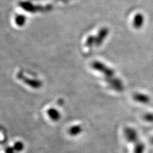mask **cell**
Segmentation results:
<instances>
[{
  "mask_svg": "<svg viewBox=\"0 0 153 153\" xmlns=\"http://www.w3.org/2000/svg\"><path fill=\"white\" fill-rule=\"evenodd\" d=\"M96 42V38H94L93 36H90L88 37V38L86 40L85 42V46L88 47H92V45L95 44Z\"/></svg>",
  "mask_w": 153,
  "mask_h": 153,
  "instance_id": "11",
  "label": "cell"
},
{
  "mask_svg": "<svg viewBox=\"0 0 153 153\" xmlns=\"http://www.w3.org/2000/svg\"><path fill=\"white\" fill-rule=\"evenodd\" d=\"M26 17L23 15H18L16 18V22L19 26H22L26 22Z\"/></svg>",
  "mask_w": 153,
  "mask_h": 153,
  "instance_id": "10",
  "label": "cell"
},
{
  "mask_svg": "<svg viewBox=\"0 0 153 153\" xmlns=\"http://www.w3.org/2000/svg\"><path fill=\"white\" fill-rule=\"evenodd\" d=\"M17 77L19 80H22L27 85H28L29 86H30V87L34 88V89L40 88L42 85V82H40V80L27 78L25 76H24V75L22 72H19L17 75Z\"/></svg>",
  "mask_w": 153,
  "mask_h": 153,
  "instance_id": "3",
  "label": "cell"
},
{
  "mask_svg": "<svg viewBox=\"0 0 153 153\" xmlns=\"http://www.w3.org/2000/svg\"><path fill=\"white\" fill-rule=\"evenodd\" d=\"M13 148L17 151H21L24 149V144L21 142H17L14 144Z\"/></svg>",
  "mask_w": 153,
  "mask_h": 153,
  "instance_id": "13",
  "label": "cell"
},
{
  "mask_svg": "<svg viewBox=\"0 0 153 153\" xmlns=\"http://www.w3.org/2000/svg\"><path fill=\"white\" fill-rule=\"evenodd\" d=\"M108 34V29L107 27H103L100 30L97 37L96 38L95 44L97 46H100L101 45L104 39L107 37Z\"/></svg>",
  "mask_w": 153,
  "mask_h": 153,
  "instance_id": "4",
  "label": "cell"
},
{
  "mask_svg": "<svg viewBox=\"0 0 153 153\" xmlns=\"http://www.w3.org/2000/svg\"><path fill=\"white\" fill-rule=\"evenodd\" d=\"M125 135L127 139L130 142H135L137 140V135L136 131L131 128H126L125 130Z\"/></svg>",
  "mask_w": 153,
  "mask_h": 153,
  "instance_id": "5",
  "label": "cell"
},
{
  "mask_svg": "<svg viewBox=\"0 0 153 153\" xmlns=\"http://www.w3.org/2000/svg\"><path fill=\"white\" fill-rule=\"evenodd\" d=\"M82 131V128H81L80 126L79 125H75L72 127H71L69 130V134L70 135L75 136L79 135L80 132Z\"/></svg>",
  "mask_w": 153,
  "mask_h": 153,
  "instance_id": "9",
  "label": "cell"
},
{
  "mask_svg": "<svg viewBox=\"0 0 153 153\" xmlns=\"http://www.w3.org/2000/svg\"><path fill=\"white\" fill-rule=\"evenodd\" d=\"M143 149H144V147L142 143H137L135 146L134 153H143Z\"/></svg>",
  "mask_w": 153,
  "mask_h": 153,
  "instance_id": "12",
  "label": "cell"
},
{
  "mask_svg": "<svg viewBox=\"0 0 153 153\" xmlns=\"http://www.w3.org/2000/svg\"><path fill=\"white\" fill-rule=\"evenodd\" d=\"M144 119L147 121H153V114H147L144 116Z\"/></svg>",
  "mask_w": 153,
  "mask_h": 153,
  "instance_id": "14",
  "label": "cell"
},
{
  "mask_svg": "<svg viewBox=\"0 0 153 153\" xmlns=\"http://www.w3.org/2000/svg\"><path fill=\"white\" fill-rule=\"evenodd\" d=\"M19 6L22 8L25 11L29 12H36L37 11H43L45 10H50L52 8V6L50 7H42L40 6H34L33 4L28 1H21L19 3Z\"/></svg>",
  "mask_w": 153,
  "mask_h": 153,
  "instance_id": "2",
  "label": "cell"
},
{
  "mask_svg": "<svg viewBox=\"0 0 153 153\" xmlns=\"http://www.w3.org/2000/svg\"><path fill=\"white\" fill-rule=\"evenodd\" d=\"M6 152L7 153H14L13 149H12V148H10V147H8V149L6 150Z\"/></svg>",
  "mask_w": 153,
  "mask_h": 153,
  "instance_id": "15",
  "label": "cell"
},
{
  "mask_svg": "<svg viewBox=\"0 0 153 153\" xmlns=\"http://www.w3.org/2000/svg\"><path fill=\"white\" fill-rule=\"evenodd\" d=\"M134 100L135 101L142 103H148L149 101V98L147 96L143 94H140V93H137L133 97Z\"/></svg>",
  "mask_w": 153,
  "mask_h": 153,
  "instance_id": "8",
  "label": "cell"
},
{
  "mask_svg": "<svg viewBox=\"0 0 153 153\" xmlns=\"http://www.w3.org/2000/svg\"><path fill=\"white\" fill-rule=\"evenodd\" d=\"M91 66L94 70H98L100 71V72L104 74L107 82H109L110 81L115 78L114 70L108 68L107 66H106L103 63H100V62L94 61L92 63Z\"/></svg>",
  "mask_w": 153,
  "mask_h": 153,
  "instance_id": "1",
  "label": "cell"
},
{
  "mask_svg": "<svg viewBox=\"0 0 153 153\" xmlns=\"http://www.w3.org/2000/svg\"><path fill=\"white\" fill-rule=\"evenodd\" d=\"M47 114L49 115V117L53 121H58L60 119L61 115L59 112V111L56 110V108H51L48 110Z\"/></svg>",
  "mask_w": 153,
  "mask_h": 153,
  "instance_id": "7",
  "label": "cell"
},
{
  "mask_svg": "<svg viewBox=\"0 0 153 153\" xmlns=\"http://www.w3.org/2000/svg\"><path fill=\"white\" fill-rule=\"evenodd\" d=\"M143 22H144V18H143V16L140 13H138L135 16V17H134L133 26L136 29H139L143 25Z\"/></svg>",
  "mask_w": 153,
  "mask_h": 153,
  "instance_id": "6",
  "label": "cell"
},
{
  "mask_svg": "<svg viewBox=\"0 0 153 153\" xmlns=\"http://www.w3.org/2000/svg\"><path fill=\"white\" fill-rule=\"evenodd\" d=\"M152 142H153V140H152Z\"/></svg>",
  "mask_w": 153,
  "mask_h": 153,
  "instance_id": "16",
  "label": "cell"
}]
</instances>
